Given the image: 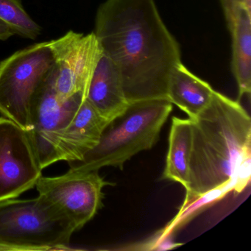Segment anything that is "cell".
Instances as JSON below:
<instances>
[{
  "instance_id": "7a4b0ae2",
  "label": "cell",
  "mask_w": 251,
  "mask_h": 251,
  "mask_svg": "<svg viewBox=\"0 0 251 251\" xmlns=\"http://www.w3.org/2000/svg\"><path fill=\"white\" fill-rule=\"evenodd\" d=\"M191 121L190 176L182 205L234 180L238 167L251 156V117L239 101L215 91L209 105Z\"/></svg>"
},
{
  "instance_id": "277c9868",
  "label": "cell",
  "mask_w": 251,
  "mask_h": 251,
  "mask_svg": "<svg viewBox=\"0 0 251 251\" xmlns=\"http://www.w3.org/2000/svg\"><path fill=\"white\" fill-rule=\"evenodd\" d=\"M75 226L45 197L0 202V245L11 251L66 250Z\"/></svg>"
},
{
  "instance_id": "5b68a950",
  "label": "cell",
  "mask_w": 251,
  "mask_h": 251,
  "mask_svg": "<svg viewBox=\"0 0 251 251\" xmlns=\"http://www.w3.org/2000/svg\"><path fill=\"white\" fill-rule=\"evenodd\" d=\"M55 65L50 42L34 44L0 62V114L26 131L35 99Z\"/></svg>"
},
{
  "instance_id": "52a82bcc",
  "label": "cell",
  "mask_w": 251,
  "mask_h": 251,
  "mask_svg": "<svg viewBox=\"0 0 251 251\" xmlns=\"http://www.w3.org/2000/svg\"><path fill=\"white\" fill-rule=\"evenodd\" d=\"M42 170L29 132L0 117V202L34 187Z\"/></svg>"
},
{
  "instance_id": "9c48e42d",
  "label": "cell",
  "mask_w": 251,
  "mask_h": 251,
  "mask_svg": "<svg viewBox=\"0 0 251 251\" xmlns=\"http://www.w3.org/2000/svg\"><path fill=\"white\" fill-rule=\"evenodd\" d=\"M55 58L54 88L61 99L84 92L102 54L95 33L83 35L69 31L51 41Z\"/></svg>"
},
{
  "instance_id": "2e32d148",
  "label": "cell",
  "mask_w": 251,
  "mask_h": 251,
  "mask_svg": "<svg viewBox=\"0 0 251 251\" xmlns=\"http://www.w3.org/2000/svg\"><path fill=\"white\" fill-rule=\"evenodd\" d=\"M0 20L14 30L15 35L35 40L42 33V27L25 10L21 0H0Z\"/></svg>"
},
{
  "instance_id": "4fadbf2b",
  "label": "cell",
  "mask_w": 251,
  "mask_h": 251,
  "mask_svg": "<svg viewBox=\"0 0 251 251\" xmlns=\"http://www.w3.org/2000/svg\"><path fill=\"white\" fill-rule=\"evenodd\" d=\"M192 151V121L190 119L173 117L162 179L180 183L186 190L189 184Z\"/></svg>"
},
{
  "instance_id": "8fae6325",
  "label": "cell",
  "mask_w": 251,
  "mask_h": 251,
  "mask_svg": "<svg viewBox=\"0 0 251 251\" xmlns=\"http://www.w3.org/2000/svg\"><path fill=\"white\" fill-rule=\"evenodd\" d=\"M86 100L108 122L128 106L120 73L103 52L91 77Z\"/></svg>"
},
{
  "instance_id": "8992f818",
  "label": "cell",
  "mask_w": 251,
  "mask_h": 251,
  "mask_svg": "<svg viewBox=\"0 0 251 251\" xmlns=\"http://www.w3.org/2000/svg\"><path fill=\"white\" fill-rule=\"evenodd\" d=\"M111 185L98 171L70 170L62 176H41L36 183L39 195L59 207L72 220L77 230L89 223L102 208V189Z\"/></svg>"
},
{
  "instance_id": "6da1fadb",
  "label": "cell",
  "mask_w": 251,
  "mask_h": 251,
  "mask_svg": "<svg viewBox=\"0 0 251 251\" xmlns=\"http://www.w3.org/2000/svg\"><path fill=\"white\" fill-rule=\"evenodd\" d=\"M94 33L120 73L128 103L167 100L181 53L155 0H106L98 8Z\"/></svg>"
},
{
  "instance_id": "e0dca14e",
  "label": "cell",
  "mask_w": 251,
  "mask_h": 251,
  "mask_svg": "<svg viewBox=\"0 0 251 251\" xmlns=\"http://www.w3.org/2000/svg\"><path fill=\"white\" fill-rule=\"evenodd\" d=\"M227 27L236 19V16L242 9L251 11V0H220Z\"/></svg>"
},
{
  "instance_id": "5bb4252c",
  "label": "cell",
  "mask_w": 251,
  "mask_h": 251,
  "mask_svg": "<svg viewBox=\"0 0 251 251\" xmlns=\"http://www.w3.org/2000/svg\"><path fill=\"white\" fill-rule=\"evenodd\" d=\"M228 29L232 37V71L241 99L251 92V10L242 9Z\"/></svg>"
},
{
  "instance_id": "9a60e30c",
  "label": "cell",
  "mask_w": 251,
  "mask_h": 251,
  "mask_svg": "<svg viewBox=\"0 0 251 251\" xmlns=\"http://www.w3.org/2000/svg\"><path fill=\"white\" fill-rule=\"evenodd\" d=\"M236 182L233 180L225 183L223 186H219L216 189H211L205 192L203 195L197 198L185 205H182L176 217L172 220L171 223L166 226L165 228L161 231L159 236H170V233L178 228L180 226L186 224L192 217L203 211L214 202L224 198L227 194L235 192Z\"/></svg>"
},
{
  "instance_id": "ac0fdd59",
  "label": "cell",
  "mask_w": 251,
  "mask_h": 251,
  "mask_svg": "<svg viewBox=\"0 0 251 251\" xmlns=\"http://www.w3.org/2000/svg\"><path fill=\"white\" fill-rule=\"evenodd\" d=\"M14 30L11 29L9 25L0 20V41H6L14 36Z\"/></svg>"
},
{
  "instance_id": "30bf717a",
  "label": "cell",
  "mask_w": 251,
  "mask_h": 251,
  "mask_svg": "<svg viewBox=\"0 0 251 251\" xmlns=\"http://www.w3.org/2000/svg\"><path fill=\"white\" fill-rule=\"evenodd\" d=\"M108 120L85 99L68 126L58 134L55 142V163L83 160L99 142Z\"/></svg>"
},
{
  "instance_id": "ba28073f",
  "label": "cell",
  "mask_w": 251,
  "mask_h": 251,
  "mask_svg": "<svg viewBox=\"0 0 251 251\" xmlns=\"http://www.w3.org/2000/svg\"><path fill=\"white\" fill-rule=\"evenodd\" d=\"M55 67L38 93L32 109L29 132L42 170L55 163V142L58 134L73 120L86 99L84 92L63 100L54 88Z\"/></svg>"
},
{
  "instance_id": "d6986e66",
  "label": "cell",
  "mask_w": 251,
  "mask_h": 251,
  "mask_svg": "<svg viewBox=\"0 0 251 251\" xmlns=\"http://www.w3.org/2000/svg\"><path fill=\"white\" fill-rule=\"evenodd\" d=\"M0 251H11V250L10 248H7V247L0 245Z\"/></svg>"
},
{
  "instance_id": "7c38bea8",
  "label": "cell",
  "mask_w": 251,
  "mask_h": 251,
  "mask_svg": "<svg viewBox=\"0 0 251 251\" xmlns=\"http://www.w3.org/2000/svg\"><path fill=\"white\" fill-rule=\"evenodd\" d=\"M215 91L211 85L191 73L181 63L172 72L167 100L195 120L209 105Z\"/></svg>"
},
{
  "instance_id": "3957f363",
  "label": "cell",
  "mask_w": 251,
  "mask_h": 251,
  "mask_svg": "<svg viewBox=\"0 0 251 251\" xmlns=\"http://www.w3.org/2000/svg\"><path fill=\"white\" fill-rule=\"evenodd\" d=\"M172 110L173 104L165 99L129 103L121 114L107 124L98 145L83 160L70 163V170L99 171L105 167L123 170L126 161L157 143Z\"/></svg>"
}]
</instances>
